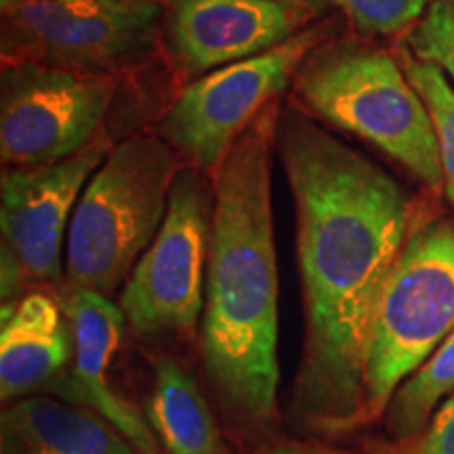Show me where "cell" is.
Segmentation results:
<instances>
[{"mask_svg": "<svg viewBox=\"0 0 454 454\" xmlns=\"http://www.w3.org/2000/svg\"><path fill=\"white\" fill-rule=\"evenodd\" d=\"M294 87L301 101L326 122L379 147L431 190H444L429 110L394 57L320 44L294 74Z\"/></svg>", "mask_w": 454, "mask_h": 454, "instance_id": "cell-4", "label": "cell"}, {"mask_svg": "<svg viewBox=\"0 0 454 454\" xmlns=\"http://www.w3.org/2000/svg\"><path fill=\"white\" fill-rule=\"evenodd\" d=\"M328 32V21L308 26L265 53L219 67L187 84L160 118V137L187 164L202 173H215L244 130L276 104Z\"/></svg>", "mask_w": 454, "mask_h": 454, "instance_id": "cell-8", "label": "cell"}, {"mask_svg": "<svg viewBox=\"0 0 454 454\" xmlns=\"http://www.w3.org/2000/svg\"><path fill=\"white\" fill-rule=\"evenodd\" d=\"M322 7V0H167L164 43L184 76H200L286 43Z\"/></svg>", "mask_w": 454, "mask_h": 454, "instance_id": "cell-11", "label": "cell"}, {"mask_svg": "<svg viewBox=\"0 0 454 454\" xmlns=\"http://www.w3.org/2000/svg\"><path fill=\"white\" fill-rule=\"evenodd\" d=\"M400 66L404 67L408 81L419 90L429 110L438 137L444 192L454 208V89L438 66L417 59L406 51L402 53Z\"/></svg>", "mask_w": 454, "mask_h": 454, "instance_id": "cell-17", "label": "cell"}, {"mask_svg": "<svg viewBox=\"0 0 454 454\" xmlns=\"http://www.w3.org/2000/svg\"><path fill=\"white\" fill-rule=\"evenodd\" d=\"M280 106L238 137L213 173L215 211L202 316V362L238 429H270L278 412V263L271 156Z\"/></svg>", "mask_w": 454, "mask_h": 454, "instance_id": "cell-2", "label": "cell"}, {"mask_svg": "<svg viewBox=\"0 0 454 454\" xmlns=\"http://www.w3.org/2000/svg\"><path fill=\"white\" fill-rule=\"evenodd\" d=\"M74 356L67 317L47 293L34 291L3 305L0 328V397L15 402L30 395H57Z\"/></svg>", "mask_w": 454, "mask_h": 454, "instance_id": "cell-13", "label": "cell"}, {"mask_svg": "<svg viewBox=\"0 0 454 454\" xmlns=\"http://www.w3.org/2000/svg\"><path fill=\"white\" fill-rule=\"evenodd\" d=\"M114 89L110 74H81L41 64L4 66L0 84L4 167L64 160L93 144Z\"/></svg>", "mask_w": 454, "mask_h": 454, "instance_id": "cell-10", "label": "cell"}, {"mask_svg": "<svg viewBox=\"0 0 454 454\" xmlns=\"http://www.w3.org/2000/svg\"><path fill=\"white\" fill-rule=\"evenodd\" d=\"M261 454H333L328 450H322V448L316 446H303V444H286V446H276L270 448V450Z\"/></svg>", "mask_w": 454, "mask_h": 454, "instance_id": "cell-21", "label": "cell"}, {"mask_svg": "<svg viewBox=\"0 0 454 454\" xmlns=\"http://www.w3.org/2000/svg\"><path fill=\"white\" fill-rule=\"evenodd\" d=\"M349 15L357 30L394 34L421 20L429 0H328Z\"/></svg>", "mask_w": 454, "mask_h": 454, "instance_id": "cell-19", "label": "cell"}, {"mask_svg": "<svg viewBox=\"0 0 454 454\" xmlns=\"http://www.w3.org/2000/svg\"><path fill=\"white\" fill-rule=\"evenodd\" d=\"M11 3H15V0H0V4H3V9H4V7H9Z\"/></svg>", "mask_w": 454, "mask_h": 454, "instance_id": "cell-22", "label": "cell"}, {"mask_svg": "<svg viewBox=\"0 0 454 454\" xmlns=\"http://www.w3.org/2000/svg\"><path fill=\"white\" fill-rule=\"evenodd\" d=\"M112 144L99 135L64 160L38 167H4L0 177L3 234V305L17 303L30 282L61 280L66 230L90 175Z\"/></svg>", "mask_w": 454, "mask_h": 454, "instance_id": "cell-9", "label": "cell"}, {"mask_svg": "<svg viewBox=\"0 0 454 454\" xmlns=\"http://www.w3.org/2000/svg\"><path fill=\"white\" fill-rule=\"evenodd\" d=\"M276 147L297 208L305 349L293 411L343 434L366 421L364 366L385 282L411 231L400 184L294 107H280Z\"/></svg>", "mask_w": 454, "mask_h": 454, "instance_id": "cell-1", "label": "cell"}, {"mask_svg": "<svg viewBox=\"0 0 454 454\" xmlns=\"http://www.w3.org/2000/svg\"><path fill=\"white\" fill-rule=\"evenodd\" d=\"M145 421L164 454H230L200 387L177 360L154 362Z\"/></svg>", "mask_w": 454, "mask_h": 454, "instance_id": "cell-15", "label": "cell"}, {"mask_svg": "<svg viewBox=\"0 0 454 454\" xmlns=\"http://www.w3.org/2000/svg\"><path fill=\"white\" fill-rule=\"evenodd\" d=\"M181 156L162 137L114 145L74 208L66 244L67 286L110 297L127 284L168 211Z\"/></svg>", "mask_w": 454, "mask_h": 454, "instance_id": "cell-3", "label": "cell"}, {"mask_svg": "<svg viewBox=\"0 0 454 454\" xmlns=\"http://www.w3.org/2000/svg\"><path fill=\"white\" fill-rule=\"evenodd\" d=\"M454 331V225H411L385 282L366 349V421L387 411L395 389Z\"/></svg>", "mask_w": 454, "mask_h": 454, "instance_id": "cell-5", "label": "cell"}, {"mask_svg": "<svg viewBox=\"0 0 454 454\" xmlns=\"http://www.w3.org/2000/svg\"><path fill=\"white\" fill-rule=\"evenodd\" d=\"M414 454H454V394L431 419Z\"/></svg>", "mask_w": 454, "mask_h": 454, "instance_id": "cell-20", "label": "cell"}, {"mask_svg": "<svg viewBox=\"0 0 454 454\" xmlns=\"http://www.w3.org/2000/svg\"><path fill=\"white\" fill-rule=\"evenodd\" d=\"M454 394V331L444 343L411 374L387 404V431L395 440L417 438L431 412Z\"/></svg>", "mask_w": 454, "mask_h": 454, "instance_id": "cell-16", "label": "cell"}, {"mask_svg": "<svg viewBox=\"0 0 454 454\" xmlns=\"http://www.w3.org/2000/svg\"><path fill=\"white\" fill-rule=\"evenodd\" d=\"M162 0H15L3 9V64L110 74L154 47Z\"/></svg>", "mask_w": 454, "mask_h": 454, "instance_id": "cell-7", "label": "cell"}, {"mask_svg": "<svg viewBox=\"0 0 454 454\" xmlns=\"http://www.w3.org/2000/svg\"><path fill=\"white\" fill-rule=\"evenodd\" d=\"M59 303L72 331L74 356L57 397L93 408L127 435L141 454H160V444L147 425L145 414L124 400L107 381V368L121 348L127 325L121 305H114L106 294L70 286H66Z\"/></svg>", "mask_w": 454, "mask_h": 454, "instance_id": "cell-12", "label": "cell"}, {"mask_svg": "<svg viewBox=\"0 0 454 454\" xmlns=\"http://www.w3.org/2000/svg\"><path fill=\"white\" fill-rule=\"evenodd\" d=\"M0 429L3 454H141L93 408L57 395L15 400Z\"/></svg>", "mask_w": 454, "mask_h": 454, "instance_id": "cell-14", "label": "cell"}, {"mask_svg": "<svg viewBox=\"0 0 454 454\" xmlns=\"http://www.w3.org/2000/svg\"><path fill=\"white\" fill-rule=\"evenodd\" d=\"M215 211L213 184L185 164L173 181L168 211L121 293V309L141 340L187 337L204 309Z\"/></svg>", "mask_w": 454, "mask_h": 454, "instance_id": "cell-6", "label": "cell"}, {"mask_svg": "<svg viewBox=\"0 0 454 454\" xmlns=\"http://www.w3.org/2000/svg\"><path fill=\"white\" fill-rule=\"evenodd\" d=\"M406 43L417 59L438 66L454 81V0H431Z\"/></svg>", "mask_w": 454, "mask_h": 454, "instance_id": "cell-18", "label": "cell"}]
</instances>
